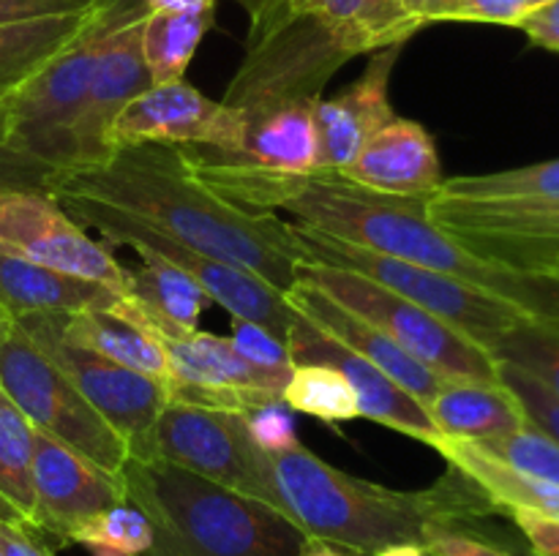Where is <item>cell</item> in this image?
Segmentation results:
<instances>
[{"label": "cell", "instance_id": "1", "mask_svg": "<svg viewBox=\"0 0 559 556\" xmlns=\"http://www.w3.org/2000/svg\"><path fill=\"white\" fill-rule=\"evenodd\" d=\"M183 156L194 178L238 207L254 213H293L298 223L317 232L413 262L426 270L445 273L519 305L535 319H559V281L555 276L478 254L431 221L429 200L374 194L342 174L284 178L216 167L197 161L186 150Z\"/></svg>", "mask_w": 559, "mask_h": 556}, {"label": "cell", "instance_id": "2", "mask_svg": "<svg viewBox=\"0 0 559 556\" xmlns=\"http://www.w3.org/2000/svg\"><path fill=\"white\" fill-rule=\"evenodd\" d=\"M49 194H80L120 207L200 254L254 273L284 294L298 283L304 256L289 221L218 196L194 178L178 145L118 147L98 167L49 185Z\"/></svg>", "mask_w": 559, "mask_h": 556}, {"label": "cell", "instance_id": "3", "mask_svg": "<svg viewBox=\"0 0 559 556\" xmlns=\"http://www.w3.org/2000/svg\"><path fill=\"white\" fill-rule=\"evenodd\" d=\"M254 469L267 505L311 540H325L358 556H374L396 543L424 545L437 523H462L497 510L480 485L453 463L435 485L420 491H396L355 478L304 445L284 452L254 447Z\"/></svg>", "mask_w": 559, "mask_h": 556}, {"label": "cell", "instance_id": "4", "mask_svg": "<svg viewBox=\"0 0 559 556\" xmlns=\"http://www.w3.org/2000/svg\"><path fill=\"white\" fill-rule=\"evenodd\" d=\"M126 499L145 512V556H300L309 534L284 512L162 458H129Z\"/></svg>", "mask_w": 559, "mask_h": 556}, {"label": "cell", "instance_id": "5", "mask_svg": "<svg viewBox=\"0 0 559 556\" xmlns=\"http://www.w3.org/2000/svg\"><path fill=\"white\" fill-rule=\"evenodd\" d=\"M145 11V0H96L82 31L11 96V131L0 147V180L47 191L63 174L71 125L104 44L115 27Z\"/></svg>", "mask_w": 559, "mask_h": 556}, {"label": "cell", "instance_id": "6", "mask_svg": "<svg viewBox=\"0 0 559 556\" xmlns=\"http://www.w3.org/2000/svg\"><path fill=\"white\" fill-rule=\"evenodd\" d=\"M289 227H293L295 245H298L304 259L344 267V270L371 278L380 287L396 292L399 298L435 314L445 325L456 327L459 333L480 343L486 352H491L495 343L508 330H513L519 322L530 319V314H524L519 305L484 292L478 287H469L459 278L445 276V273L426 270V267L413 265V262L377 254V251L331 238V234L317 232V229L304 227L298 221L289 223Z\"/></svg>", "mask_w": 559, "mask_h": 556}, {"label": "cell", "instance_id": "7", "mask_svg": "<svg viewBox=\"0 0 559 556\" xmlns=\"http://www.w3.org/2000/svg\"><path fill=\"white\" fill-rule=\"evenodd\" d=\"M52 196L66 207V213H69L76 223L96 229L98 234H104L107 243L129 245L136 254H140V251H147V254L162 256L164 262H169V265H175L178 270H183L197 287L205 289L211 303L222 305L229 316L254 322V325L265 327L273 336L287 341L289 325H293L298 311L289 305L287 294L273 289L271 283L262 281L260 276L243 270V267L229 265V262L216 259V256L200 254V251L189 249V245L169 238L162 229L151 227V223H145L142 218L120 210V207L107 205V202H98L80 194Z\"/></svg>", "mask_w": 559, "mask_h": 556}, {"label": "cell", "instance_id": "8", "mask_svg": "<svg viewBox=\"0 0 559 556\" xmlns=\"http://www.w3.org/2000/svg\"><path fill=\"white\" fill-rule=\"evenodd\" d=\"M298 281L311 283L344 311L385 333L393 343H399L404 352L413 354L442 379L500 382L497 360L480 343L360 273L300 259Z\"/></svg>", "mask_w": 559, "mask_h": 556}, {"label": "cell", "instance_id": "9", "mask_svg": "<svg viewBox=\"0 0 559 556\" xmlns=\"http://www.w3.org/2000/svg\"><path fill=\"white\" fill-rule=\"evenodd\" d=\"M355 52L338 33L311 14H289L246 44V58L222 104L246 120L293 104H314L331 76Z\"/></svg>", "mask_w": 559, "mask_h": 556}, {"label": "cell", "instance_id": "10", "mask_svg": "<svg viewBox=\"0 0 559 556\" xmlns=\"http://www.w3.org/2000/svg\"><path fill=\"white\" fill-rule=\"evenodd\" d=\"M0 390L25 414L33 431L60 442L120 480L131 458L123 436L16 330V325H11L0 341Z\"/></svg>", "mask_w": 559, "mask_h": 556}, {"label": "cell", "instance_id": "11", "mask_svg": "<svg viewBox=\"0 0 559 556\" xmlns=\"http://www.w3.org/2000/svg\"><path fill=\"white\" fill-rule=\"evenodd\" d=\"M14 325L123 436L131 458H156L153 431H156L158 414L169 401V390L164 382L126 368V365L71 341L60 327V314H49V311L16 314Z\"/></svg>", "mask_w": 559, "mask_h": 556}, {"label": "cell", "instance_id": "12", "mask_svg": "<svg viewBox=\"0 0 559 556\" xmlns=\"http://www.w3.org/2000/svg\"><path fill=\"white\" fill-rule=\"evenodd\" d=\"M0 243L36 265L102 281L123 294L126 265L36 185L0 180Z\"/></svg>", "mask_w": 559, "mask_h": 556}, {"label": "cell", "instance_id": "13", "mask_svg": "<svg viewBox=\"0 0 559 556\" xmlns=\"http://www.w3.org/2000/svg\"><path fill=\"white\" fill-rule=\"evenodd\" d=\"M158 341L167 354L173 401L240 414L282 401L289 376L251 365L235 352L229 338L194 330L189 336H158Z\"/></svg>", "mask_w": 559, "mask_h": 556}, {"label": "cell", "instance_id": "14", "mask_svg": "<svg viewBox=\"0 0 559 556\" xmlns=\"http://www.w3.org/2000/svg\"><path fill=\"white\" fill-rule=\"evenodd\" d=\"M429 216L491 259L538 273L559 259V200L467 202L431 196Z\"/></svg>", "mask_w": 559, "mask_h": 556}, {"label": "cell", "instance_id": "15", "mask_svg": "<svg viewBox=\"0 0 559 556\" xmlns=\"http://www.w3.org/2000/svg\"><path fill=\"white\" fill-rule=\"evenodd\" d=\"M153 445L162 461L265 501V488L254 469V445L240 412H218L169 398L158 414Z\"/></svg>", "mask_w": 559, "mask_h": 556}, {"label": "cell", "instance_id": "16", "mask_svg": "<svg viewBox=\"0 0 559 556\" xmlns=\"http://www.w3.org/2000/svg\"><path fill=\"white\" fill-rule=\"evenodd\" d=\"M246 118L238 109L213 101L189 82L151 85L112 123L115 150L126 145L211 147L235 153L243 145Z\"/></svg>", "mask_w": 559, "mask_h": 556}, {"label": "cell", "instance_id": "17", "mask_svg": "<svg viewBox=\"0 0 559 556\" xmlns=\"http://www.w3.org/2000/svg\"><path fill=\"white\" fill-rule=\"evenodd\" d=\"M145 16L147 11L126 20L123 25L115 27L112 36L104 44L102 55L96 60V69L91 74V82H87V93L82 98L80 114H76L74 125H71L69 156H66L63 174L58 180L107 161L115 153L112 140H109L112 123L136 96H142L153 85L140 44L142 20Z\"/></svg>", "mask_w": 559, "mask_h": 556}, {"label": "cell", "instance_id": "18", "mask_svg": "<svg viewBox=\"0 0 559 556\" xmlns=\"http://www.w3.org/2000/svg\"><path fill=\"white\" fill-rule=\"evenodd\" d=\"M287 347L295 365L328 363L342 371L349 385H353L355 396H358L360 418L388 425V428L399 431L409 439L424 442L435 450L442 445L440 428H437L435 420L429 418V412H426L418 398L409 396L396 379H391L374 363H369L366 358L355 354L353 349L344 347L342 341H336L331 333L320 330L304 314H295L287 333Z\"/></svg>", "mask_w": 559, "mask_h": 556}, {"label": "cell", "instance_id": "19", "mask_svg": "<svg viewBox=\"0 0 559 556\" xmlns=\"http://www.w3.org/2000/svg\"><path fill=\"white\" fill-rule=\"evenodd\" d=\"M33 529L63 540L87 516L123 505V480L112 478L60 442L33 431Z\"/></svg>", "mask_w": 559, "mask_h": 556}, {"label": "cell", "instance_id": "20", "mask_svg": "<svg viewBox=\"0 0 559 556\" xmlns=\"http://www.w3.org/2000/svg\"><path fill=\"white\" fill-rule=\"evenodd\" d=\"M404 44L371 52L364 74L333 98L314 101V125L320 140L317 174H338L358 156L364 142L393 118L391 74Z\"/></svg>", "mask_w": 559, "mask_h": 556}, {"label": "cell", "instance_id": "21", "mask_svg": "<svg viewBox=\"0 0 559 556\" xmlns=\"http://www.w3.org/2000/svg\"><path fill=\"white\" fill-rule=\"evenodd\" d=\"M338 174L374 194L404 200H431L445 180L435 136L418 120L399 114L377 129Z\"/></svg>", "mask_w": 559, "mask_h": 556}, {"label": "cell", "instance_id": "22", "mask_svg": "<svg viewBox=\"0 0 559 556\" xmlns=\"http://www.w3.org/2000/svg\"><path fill=\"white\" fill-rule=\"evenodd\" d=\"M183 150L197 161L243 169V172L284 174V178L317 174L320 140H317L314 125V104H293V107L249 118L246 120L243 145L235 153L194 145L183 147Z\"/></svg>", "mask_w": 559, "mask_h": 556}, {"label": "cell", "instance_id": "23", "mask_svg": "<svg viewBox=\"0 0 559 556\" xmlns=\"http://www.w3.org/2000/svg\"><path fill=\"white\" fill-rule=\"evenodd\" d=\"M287 300L298 314H304L306 319L314 322L320 330L331 333V336L336 338V341H342L344 347L353 349L355 354H360V358H366L369 363H374L377 368L385 371L391 379H396L399 385H402L409 396L418 398L424 407H429V401L437 396L442 382H445L440 374L426 368L420 360H415L413 354L404 352L399 343H393L385 333H380L377 327H371L369 322L358 319L355 314L344 311L342 305L333 303L328 294H322L320 289H314L311 283H295L293 292L287 294Z\"/></svg>", "mask_w": 559, "mask_h": 556}, {"label": "cell", "instance_id": "24", "mask_svg": "<svg viewBox=\"0 0 559 556\" xmlns=\"http://www.w3.org/2000/svg\"><path fill=\"white\" fill-rule=\"evenodd\" d=\"M0 300L11 316L33 314V311L82 314V311H118L123 294L102 281L36 265L0 243Z\"/></svg>", "mask_w": 559, "mask_h": 556}, {"label": "cell", "instance_id": "25", "mask_svg": "<svg viewBox=\"0 0 559 556\" xmlns=\"http://www.w3.org/2000/svg\"><path fill=\"white\" fill-rule=\"evenodd\" d=\"M142 265L126 267L123 300L131 314L156 336H189L200 330L202 311L211 305L205 289L162 256L140 251Z\"/></svg>", "mask_w": 559, "mask_h": 556}, {"label": "cell", "instance_id": "26", "mask_svg": "<svg viewBox=\"0 0 559 556\" xmlns=\"http://www.w3.org/2000/svg\"><path fill=\"white\" fill-rule=\"evenodd\" d=\"M442 439L484 442L527 425L522 403L500 382L445 379L426 407Z\"/></svg>", "mask_w": 559, "mask_h": 556}, {"label": "cell", "instance_id": "27", "mask_svg": "<svg viewBox=\"0 0 559 556\" xmlns=\"http://www.w3.org/2000/svg\"><path fill=\"white\" fill-rule=\"evenodd\" d=\"M289 14L317 16L322 25L338 33L355 55L407 44L415 33L424 31V25L407 14L402 0H284L273 25Z\"/></svg>", "mask_w": 559, "mask_h": 556}, {"label": "cell", "instance_id": "28", "mask_svg": "<svg viewBox=\"0 0 559 556\" xmlns=\"http://www.w3.org/2000/svg\"><path fill=\"white\" fill-rule=\"evenodd\" d=\"M60 327L71 341L115 360L131 371L151 376L167 385L169 365L162 341L147 325H142L126 300L118 311H82L60 314Z\"/></svg>", "mask_w": 559, "mask_h": 556}, {"label": "cell", "instance_id": "29", "mask_svg": "<svg viewBox=\"0 0 559 556\" xmlns=\"http://www.w3.org/2000/svg\"><path fill=\"white\" fill-rule=\"evenodd\" d=\"M437 452H440L448 463L462 469L467 478H473L475 483L480 485V491L489 496L491 505H495L497 510H524L535 512V516L551 518V521H559V485L546 483V480L527 478V474L522 472H513V469L502 467V463L491 461L489 456L475 450L469 442L442 439Z\"/></svg>", "mask_w": 559, "mask_h": 556}, {"label": "cell", "instance_id": "30", "mask_svg": "<svg viewBox=\"0 0 559 556\" xmlns=\"http://www.w3.org/2000/svg\"><path fill=\"white\" fill-rule=\"evenodd\" d=\"M91 9L0 25V93H16L47 65L82 31Z\"/></svg>", "mask_w": 559, "mask_h": 556}, {"label": "cell", "instance_id": "31", "mask_svg": "<svg viewBox=\"0 0 559 556\" xmlns=\"http://www.w3.org/2000/svg\"><path fill=\"white\" fill-rule=\"evenodd\" d=\"M216 22V9L207 11H147L142 20V58L153 85L183 82L202 38Z\"/></svg>", "mask_w": 559, "mask_h": 556}, {"label": "cell", "instance_id": "32", "mask_svg": "<svg viewBox=\"0 0 559 556\" xmlns=\"http://www.w3.org/2000/svg\"><path fill=\"white\" fill-rule=\"evenodd\" d=\"M33 425L0 390V521L33 527Z\"/></svg>", "mask_w": 559, "mask_h": 556}, {"label": "cell", "instance_id": "33", "mask_svg": "<svg viewBox=\"0 0 559 556\" xmlns=\"http://www.w3.org/2000/svg\"><path fill=\"white\" fill-rule=\"evenodd\" d=\"M435 196L467 202L559 200V158L519 169H502V172L445 178Z\"/></svg>", "mask_w": 559, "mask_h": 556}, {"label": "cell", "instance_id": "34", "mask_svg": "<svg viewBox=\"0 0 559 556\" xmlns=\"http://www.w3.org/2000/svg\"><path fill=\"white\" fill-rule=\"evenodd\" d=\"M282 401L289 412L309 414L322 423H349L360 418L358 396L338 368L328 363L295 365Z\"/></svg>", "mask_w": 559, "mask_h": 556}, {"label": "cell", "instance_id": "35", "mask_svg": "<svg viewBox=\"0 0 559 556\" xmlns=\"http://www.w3.org/2000/svg\"><path fill=\"white\" fill-rule=\"evenodd\" d=\"M66 543L82 545L91 556H145L153 545V527L140 507L123 501L76 523Z\"/></svg>", "mask_w": 559, "mask_h": 556}, {"label": "cell", "instance_id": "36", "mask_svg": "<svg viewBox=\"0 0 559 556\" xmlns=\"http://www.w3.org/2000/svg\"><path fill=\"white\" fill-rule=\"evenodd\" d=\"M497 363H511L559 396V319L519 322L491 349Z\"/></svg>", "mask_w": 559, "mask_h": 556}, {"label": "cell", "instance_id": "37", "mask_svg": "<svg viewBox=\"0 0 559 556\" xmlns=\"http://www.w3.org/2000/svg\"><path fill=\"white\" fill-rule=\"evenodd\" d=\"M475 450L489 456L491 461L502 463V467L522 472L527 478L546 480V483L559 485V442L551 439L549 434L533 425H522L519 431L506 436H495V439L469 442Z\"/></svg>", "mask_w": 559, "mask_h": 556}, {"label": "cell", "instance_id": "38", "mask_svg": "<svg viewBox=\"0 0 559 556\" xmlns=\"http://www.w3.org/2000/svg\"><path fill=\"white\" fill-rule=\"evenodd\" d=\"M497 379L513 392L519 403H522L524 414L533 425H538L544 434L559 442V396L551 392L544 382L530 376L527 371L516 368L511 363H497Z\"/></svg>", "mask_w": 559, "mask_h": 556}, {"label": "cell", "instance_id": "39", "mask_svg": "<svg viewBox=\"0 0 559 556\" xmlns=\"http://www.w3.org/2000/svg\"><path fill=\"white\" fill-rule=\"evenodd\" d=\"M233 319V341L235 352L243 360H249L251 365L262 371H271V374L293 376V354H289L287 341H282L278 336H273L265 327L254 325V322L238 319V316H229Z\"/></svg>", "mask_w": 559, "mask_h": 556}, {"label": "cell", "instance_id": "40", "mask_svg": "<svg viewBox=\"0 0 559 556\" xmlns=\"http://www.w3.org/2000/svg\"><path fill=\"white\" fill-rule=\"evenodd\" d=\"M243 423L251 445L262 452H284L300 445L298 434H295L293 414H289L284 401L262 403L254 412H246Z\"/></svg>", "mask_w": 559, "mask_h": 556}, {"label": "cell", "instance_id": "41", "mask_svg": "<svg viewBox=\"0 0 559 556\" xmlns=\"http://www.w3.org/2000/svg\"><path fill=\"white\" fill-rule=\"evenodd\" d=\"M530 11V0H453L445 22H484L516 27Z\"/></svg>", "mask_w": 559, "mask_h": 556}, {"label": "cell", "instance_id": "42", "mask_svg": "<svg viewBox=\"0 0 559 556\" xmlns=\"http://www.w3.org/2000/svg\"><path fill=\"white\" fill-rule=\"evenodd\" d=\"M429 556H511L508 551L486 543V540L467 534L459 523H437L429 529L424 543Z\"/></svg>", "mask_w": 559, "mask_h": 556}, {"label": "cell", "instance_id": "43", "mask_svg": "<svg viewBox=\"0 0 559 556\" xmlns=\"http://www.w3.org/2000/svg\"><path fill=\"white\" fill-rule=\"evenodd\" d=\"M93 3L96 0H0V25L38 20V16L74 14V11L91 9Z\"/></svg>", "mask_w": 559, "mask_h": 556}, {"label": "cell", "instance_id": "44", "mask_svg": "<svg viewBox=\"0 0 559 556\" xmlns=\"http://www.w3.org/2000/svg\"><path fill=\"white\" fill-rule=\"evenodd\" d=\"M508 516L522 529L535 556H559V521L524 510H511Z\"/></svg>", "mask_w": 559, "mask_h": 556}, {"label": "cell", "instance_id": "45", "mask_svg": "<svg viewBox=\"0 0 559 556\" xmlns=\"http://www.w3.org/2000/svg\"><path fill=\"white\" fill-rule=\"evenodd\" d=\"M516 27L535 47L559 52V0L538 5V9H530Z\"/></svg>", "mask_w": 559, "mask_h": 556}, {"label": "cell", "instance_id": "46", "mask_svg": "<svg viewBox=\"0 0 559 556\" xmlns=\"http://www.w3.org/2000/svg\"><path fill=\"white\" fill-rule=\"evenodd\" d=\"M0 545L5 556H55L52 548L41 540V532L27 523L0 521Z\"/></svg>", "mask_w": 559, "mask_h": 556}, {"label": "cell", "instance_id": "47", "mask_svg": "<svg viewBox=\"0 0 559 556\" xmlns=\"http://www.w3.org/2000/svg\"><path fill=\"white\" fill-rule=\"evenodd\" d=\"M235 3L249 14V41H254V38H260L262 33L271 27V22L276 20L284 0H235Z\"/></svg>", "mask_w": 559, "mask_h": 556}, {"label": "cell", "instance_id": "48", "mask_svg": "<svg viewBox=\"0 0 559 556\" xmlns=\"http://www.w3.org/2000/svg\"><path fill=\"white\" fill-rule=\"evenodd\" d=\"M402 3L407 9V14L426 27L431 22H445L453 0H402Z\"/></svg>", "mask_w": 559, "mask_h": 556}, {"label": "cell", "instance_id": "49", "mask_svg": "<svg viewBox=\"0 0 559 556\" xmlns=\"http://www.w3.org/2000/svg\"><path fill=\"white\" fill-rule=\"evenodd\" d=\"M147 11H207L216 9L218 0H145Z\"/></svg>", "mask_w": 559, "mask_h": 556}, {"label": "cell", "instance_id": "50", "mask_svg": "<svg viewBox=\"0 0 559 556\" xmlns=\"http://www.w3.org/2000/svg\"><path fill=\"white\" fill-rule=\"evenodd\" d=\"M374 556H429V554H426L424 545H418V543H396V545H388V548L377 551Z\"/></svg>", "mask_w": 559, "mask_h": 556}, {"label": "cell", "instance_id": "51", "mask_svg": "<svg viewBox=\"0 0 559 556\" xmlns=\"http://www.w3.org/2000/svg\"><path fill=\"white\" fill-rule=\"evenodd\" d=\"M11 96L14 93H0V147L5 145L11 131Z\"/></svg>", "mask_w": 559, "mask_h": 556}, {"label": "cell", "instance_id": "52", "mask_svg": "<svg viewBox=\"0 0 559 556\" xmlns=\"http://www.w3.org/2000/svg\"><path fill=\"white\" fill-rule=\"evenodd\" d=\"M300 556H347V554H344V548H336V545L325 543V540H311L309 537V543H306L304 554H300Z\"/></svg>", "mask_w": 559, "mask_h": 556}, {"label": "cell", "instance_id": "53", "mask_svg": "<svg viewBox=\"0 0 559 556\" xmlns=\"http://www.w3.org/2000/svg\"><path fill=\"white\" fill-rule=\"evenodd\" d=\"M11 325H14V316L9 314V309H5V305H0V341H3L5 333L11 330Z\"/></svg>", "mask_w": 559, "mask_h": 556}, {"label": "cell", "instance_id": "54", "mask_svg": "<svg viewBox=\"0 0 559 556\" xmlns=\"http://www.w3.org/2000/svg\"><path fill=\"white\" fill-rule=\"evenodd\" d=\"M546 273H549V276H555L557 278V281H559V259L555 262V265H551L549 267V270H546Z\"/></svg>", "mask_w": 559, "mask_h": 556}, {"label": "cell", "instance_id": "55", "mask_svg": "<svg viewBox=\"0 0 559 556\" xmlns=\"http://www.w3.org/2000/svg\"><path fill=\"white\" fill-rule=\"evenodd\" d=\"M544 3H551V0H530V9H538V5Z\"/></svg>", "mask_w": 559, "mask_h": 556}, {"label": "cell", "instance_id": "56", "mask_svg": "<svg viewBox=\"0 0 559 556\" xmlns=\"http://www.w3.org/2000/svg\"><path fill=\"white\" fill-rule=\"evenodd\" d=\"M0 305H3V300H0Z\"/></svg>", "mask_w": 559, "mask_h": 556}, {"label": "cell", "instance_id": "57", "mask_svg": "<svg viewBox=\"0 0 559 556\" xmlns=\"http://www.w3.org/2000/svg\"><path fill=\"white\" fill-rule=\"evenodd\" d=\"M282 5H284V3H282ZM271 25H273V22H271Z\"/></svg>", "mask_w": 559, "mask_h": 556}]
</instances>
